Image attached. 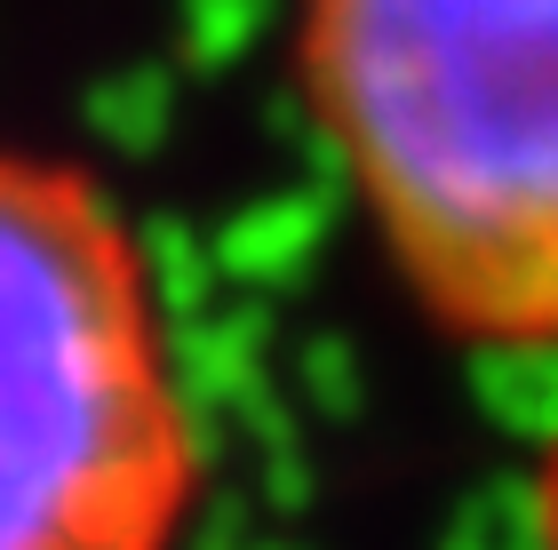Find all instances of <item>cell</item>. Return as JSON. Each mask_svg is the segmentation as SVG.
Returning a JSON list of instances; mask_svg holds the SVG:
<instances>
[{
    "instance_id": "cell-1",
    "label": "cell",
    "mask_w": 558,
    "mask_h": 550,
    "mask_svg": "<svg viewBox=\"0 0 558 550\" xmlns=\"http://www.w3.org/2000/svg\"><path fill=\"white\" fill-rule=\"evenodd\" d=\"M303 96L447 335L558 352V0H303Z\"/></svg>"
},
{
    "instance_id": "cell-2",
    "label": "cell",
    "mask_w": 558,
    "mask_h": 550,
    "mask_svg": "<svg viewBox=\"0 0 558 550\" xmlns=\"http://www.w3.org/2000/svg\"><path fill=\"white\" fill-rule=\"evenodd\" d=\"M199 431L112 192L0 136V550H175Z\"/></svg>"
},
{
    "instance_id": "cell-3",
    "label": "cell",
    "mask_w": 558,
    "mask_h": 550,
    "mask_svg": "<svg viewBox=\"0 0 558 550\" xmlns=\"http://www.w3.org/2000/svg\"><path fill=\"white\" fill-rule=\"evenodd\" d=\"M535 550H558V439L543 447V479H535Z\"/></svg>"
}]
</instances>
